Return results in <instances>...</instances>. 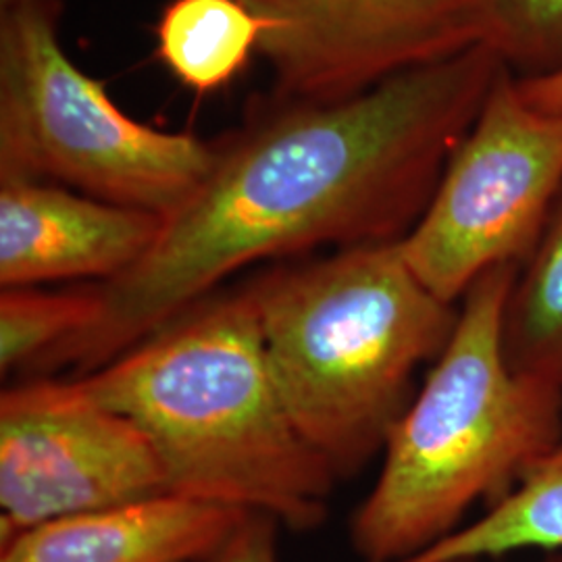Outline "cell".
<instances>
[{"label": "cell", "instance_id": "8fae6325", "mask_svg": "<svg viewBox=\"0 0 562 562\" xmlns=\"http://www.w3.org/2000/svg\"><path fill=\"white\" fill-rule=\"evenodd\" d=\"M269 32L241 0H171L157 23V57L199 94L234 80Z\"/></svg>", "mask_w": 562, "mask_h": 562}, {"label": "cell", "instance_id": "2e32d148", "mask_svg": "<svg viewBox=\"0 0 562 562\" xmlns=\"http://www.w3.org/2000/svg\"><path fill=\"white\" fill-rule=\"evenodd\" d=\"M278 527L280 522L267 515L248 513L204 562H281Z\"/></svg>", "mask_w": 562, "mask_h": 562}, {"label": "cell", "instance_id": "7c38bea8", "mask_svg": "<svg viewBox=\"0 0 562 562\" xmlns=\"http://www.w3.org/2000/svg\"><path fill=\"white\" fill-rule=\"evenodd\" d=\"M521 550H562V440L482 519L402 562H480Z\"/></svg>", "mask_w": 562, "mask_h": 562}, {"label": "cell", "instance_id": "6da1fadb", "mask_svg": "<svg viewBox=\"0 0 562 562\" xmlns=\"http://www.w3.org/2000/svg\"><path fill=\"white\" fill-rule=\"evenodd\" d=\"M504 69L477 44L344 101L281 104L215 144L201 188L99 285L101 319L57 364L99 369L255 262L404 240Z\"/></svg>", "mask_w": 562, "mask_h": 562}, {"label": "cell", "instance_id": "5bb4252c", "mask_svg": "<svg viewBox=\"0 0 562 562\" xmlns=\"http://www.w3.org/2000/svg\"><path fill=\"white\" fill-rule=\"evenodd\" d=\"M101 288L50 292L2 288L0 294V371L53 367L60 352L101 319Z\"/></svg>", "mask_w": 562, "mask_h": 562}, {"label": "cell", "instance_id": "30bf717a", "mask_svg": "<svg viewBox=\"0 0 562 562\" xmlns=\"http://www.w3.org/2000/svg\"><path fill=\"white\" fill-rule=\"evenodd\" d=\"M246 515L159 496L42 522L0 546V562H204Z\"/></svg>", "mask_w": 562, "mask_h": 562}, {"label": "cell", "instance_id": "7a4b0ae2", "mask_svg": "<svg viewBox=\"0 0 562 562\" xmlns=\"http://www.w3.org/2000/svg\"><path fill=\"white\" fill-rule=\"evenodd\" d=\"M74 383L140 427L171 496L292 531L327 521L338 480L281 402L250 285L204 299Z\"/></svg>", "mask_w": 562, "mask_h": 562}, {"label": "cell", "instance_id": "8992f818", "mask_svg": "<svg viewBox=\"0 0 562 562\" xmlns=\"http://www.w3.org/2000/svg\"><path fill=\"white\" fill-rule=\"evenodd\" d=\"M562 194V115L527 101L504 69L401 240L411 271L459 304L490 269L521 267Z\"/></svg>", "mask_w": 562, "mask_h": 562}, {"label": "cell", "instance_id": "e0dca14e", "mask_svg": "<svg viewBox=\"0 0 562 562\" xmlns=\"http://www.w3.org/2000/svg\"><path fill=\"white\" fill-rule=\"evenodd\" d=\"M517 81L527 101L533 102L540 109L562 115V69L542 78H529V80L517 78Z\"/></svg>", "mask_w": 562, "mask_h": 562}, {"label": "cell", "instance_id": "ac0fdd59", "mask_svg": "<svg viewBox=\"0 0 562 562\" xmlns=\"http://www.w3.org/2000/svg\"><path fill=\"white\" fill-rule=\"evenodd\" d=\"M0 2H2V9H4V7H9V4H13L15 0H0Z\"/></svg>", "mask_w": 562, "mask_h": 562}, {"label": "cell", "instance_id": "ba28073f", "mask_svg": "<svg viewBox=\"0 0 562 562\" xmlns=\"http://www.w3.org/2000/svg\"><path fill=\"white\" fill-rule=\"evenodd\" d=\"M269 21L280 104L357 97L485 38L487 0H241Z\"/></svg>", "mask_w": 562, "mask_h": 562}, {"label": "cell", "instance_id": "4fadbf2b", "mask_svg": "<svg viewBox=\"0 0 562 562\" xmlns=\"http://www.w3.org/2000/svg\"><path fill=\"white\" fill-rule=\"evenodd\" d=\"M503 338L517 373L562 392V194L513 281Z\"/></svg>", "mask_w": 562, "mask_h": 562}, {"label": "cell", "instance_id": "9a60e30c", "mask_svg": "<svg viewBox=\"0 0 562 562\" xmlns=\"http://www.w3.org/2000/svg\"><path fill=\"white\" fill-rule=\"evenodd\" d=\"M519 80L562 69V0H487L485 38Z\"/></svg>", "mask_w": 562, "mask_h": 562}, {"label": "cell", "instance_id": "277c9868", "mask_svg": "<svg viewBox=\"0 0 562 562\" xmlns=\"http://www.w3.org/2000/svg\"><path fill=\"white\" fill-rule=\"evenodd\" d=\"M519 267L503 265L459 302V322L425 385L392 427L380 480L352 519L364 562H402L501 503L562 440V392L517 373L504 311Z\"/></svg>", "mask_w": 562, "mask_h": 562}, {"label": "cell", "instance_id": "52a82bcc", "mask_svg": "<svg viewBox=\"0 0 562 562\" xmlns=\"http://www.w3.org/2000/svg\"><path fill=\"white\" fill-rule=\"evenodd\" d=\"M171 496L140 427L74 382L0 396V546L42 522Z\"/></svg>", "mask_w": 562, "mask_h": 562}, {"label": "cell", "instance_id": "5b68a950", "mask_svg": "<svg viewBox=\"0 0 562 562\" xmlns=\"http://www.w3.org/2000/svg\"><path fill=\"white\" fill-rule=\"evenodd\" d=\"M59 0H15L0 20V181H44L162 220L206 180L215 144L125 115L67 57Z\"/></svg>", "mask_w": 562, "mask_h": 562}, {"label": "cell", "instance_id": "3957f363", "mask_svg": "<svg viewBox=\"0 0 562 562\" xmlns=\"http://www.w3.org/2000/svg\"><path fill=\"white\" fill-rule=\"evenodd\" d=\"M248 285L294 427L336 480L357 475L413 401L415 373L442 355L459 306L423 285L401 241L340 248Z\"/></svg>", "mask_w": 562, "mask_h": 562}, {"label": "cell", "instance_id": "9c48e42d", "mask_svg": "<svg viewBox=\"0 0 562 562\" xmlns=\"http://www.w3.org/2000/svg\"><path fill=\"white\" fill-rule=\"evenodd\" d=\"M159 215L44 181H0V285L117 280L161 234Z\"/></svg>", "mask_w": 562, "mask_h": 562}]
</instances>
